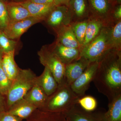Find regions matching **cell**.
Instances as JSON below:
<instances>
[{"label":"cell","mask_w":121,"mask_h":121,"mask_svg":"<svg viewBox=\"0 0 121 121\" xmlns=\"http://www.w3.org/2000/svg\"><path fill=\"white\" fill-rule=\"evenodd\" d=\"M36 82L43 89L48 96L54 93L58 84L50 70L45 67L41 75L36 77Z\"/></svg>","instance_id":"obj_15"},{"label":"cell","mask_w":121,"mask_h":121,"mask_svg":"<svg viewBox=\"0 0 121 121\" xmlns=\"http://www.w3.org/2000/svg\"><path fill=\"white\" fill-rule=\"evenodd\" d=\"M52 51L65 65H67L80 57L79 48L68 47L56 41L50 45Z\"/></svg>","instance_id":"obj_11"},{"label":"cell","mask_w":121,"mask_h":121,"mask_svg":"<svg viewBox=\"0 0 121 121\" xmlns=\"http://www.w3.org/2000/svg\"><path fill=\"white\" fill-rule=\"evenodd\" d=\"M78 104L86 111L91 112L95 110L97 108V102L92 96L84 95L78 99Z\"/></svg>","instance_id":"obj_27"},{"label":"cell","mask_w":121,"mask_h":121,"mask_svg":"<svg viewBox=\"0 0 121 121\" xmlns=\"http://www.w3.org/2000/svg\"><path fill=\"white\" fill-rule=\"evenodd\" d=\"M110 44L112 50L121 51V20L115 21L111 25Z\"/></svg>","instance_id":"obj_24"},{"label":"cell","mask_w":121,"mask_h":121,"mask_svg":"<svg viewBox=\"0 0 121 121\" xmlns=\"http://www.w3.org/2000/svg\"><path fill=\"white\" fill-rule=\"evenodd\" d=\"M107 25L101 20L96 17H90L88 19L84 43L80 50L95 39L100 33L103 28Z\"/></svg>","instance_id":"obj_18"},{"label":"cell","mask_w":121,"mask_h":121,"mask_svg":"<svg viewBox=\"0 0 121 121\" xmlns=\"http://www.w3.org/2000/svg\"><path fill=\"white\" fill-rule=\"evenodd\" d=\"M25 121H67L64 114L46 112L37 109Z\"/></svg>","instance_id":"obj_20"},{"label":"cell","mask_w":121,"mask_h":121,"mask_svg":"<svg viewBox=\"0 0 121 121\" xmlns=\"http://www.w3.org/2000/svg\"><path fill=\"white\" fill-rule=\"evenodd\" d=\"M93 82L109 102L121 94V52L111 50L98 61Z\"/></svg>","instance_id":"obj_1"},{"label":"cell","mask_w":121,"mask_h":121,"mask_svg":"<svg viewBox=\"0 0 121 121\" xmlns=\"http://www.w3.org/2000/svg\"><path fill=\"white\" fill-rule=\"evenodd\" d=\"M12 81L9 78L0 65V94L6 97L11 87Z\"/></svg>","instance_id":"obj_28"},{"label":"cell","mask_w":121,"mask_h":121,"mask_svg":"<svg viewBox=\"0 0 121 121\" xmlns=\"http://www.w3.org/2000/svg\"><path fill=\"white\" fill-rule=\"evenodd\" d=\"M29 1L37 4H53L54 0H29Z\"/></svg>","instance_id":"obj_34"},{"label":"cell","mask_w":121,"mask_h":121,"mask_svg":"<svg viewBox=\"0 0 121 121\" xmlns=\"http://www.w3.org/2000/svg\"><path fill=\"white\" fill-rule=\"evenodd\" d=\"M68 7L71 12L73 22L74 19L79 20L87 16L88 8L86 0H71Z\"/></svg>","instance_id":"obj_22"},{"label":"cell","mask_w":121,"mask_h":121,"mask_svg":"<svg viewBox=\"0 0 121 121\" xmlns=\"http://www.w3.org/2000/svg\"><path fill=\"white\" fill-rule=\"evenodd\" d=\"M17 42L9 39L4 32L0 31V50L4 54L15 51Z\"/></svg>","instance_id":"obj_26"},{"label":"cell","mask_w":121,"mask_h":121,"mask_svg":"<svg viewBox=\"0 0 121 121\" xmlns=\"http://www.w3.org/2000/svg\"><path fill=\"white\" fill-rule=\"evenodd\" d=\"M9 23L7 4L0 0V31H4Z\"/></svg>","instance_id":"obj_29"},{"label":"cell","mask_w":121,"mask_h":121,"mask_svg":"<svg viewBox=\"0 0 121 121\" xmlns=\"http://www.w3.org/2000/svg\"><path fill=\"white\" fill-rule=\"evenodd\" d=\"M7 110L6 97L0 94V113Z\"/></svg>","instance_id":"obj_32"},{"label":"cell","mask_w":121,"mask_h":121,"mask_svg":"<svg viewBox=\"0 0 121 121\" xmlns=\"http://www.w3.org/2000/svg\"><path fill=\"white\" fill-rule=\"evenodd\" d=\"M48 97L43 89L36 82L35 80V84L23 98L35 106L37 109L42 110Z\"/></svg>","instance_id":"obj_14"},{"label":"cell","mask_w":121,"mask_h":121,"mask_svg":"<svg viewBox=\"0 0 121 121\" xmlns=\"http://www.w3.org/2000/svg\"><path fill=\"white\" fill-rule=\"evenodd\" d=\"M111 25L104 26L98 35L80 50V57L85 58L90 62L99 61L112 50L110 44Z\"/></svg>","instance_id":"obj_4"},{"label":"cell","mask_w":121,"mask_h":121,"mask_svg":"<svg viewBox=\"0 0 121 121\" xmlns=\"http://www.w3.org/2000/svg\"><path fill=\"white\" fill-rule=\"evenodd\" d=\"M3 55H4V53L0 50V65H1V62H2V56H3Z\"/></svg>","instance_id":"obj_35"},{"label":"cell","mask_w":121,"mask_h":121,"mask_svg":"<svg viewBox=\"0 0 121 121\" xmlns=\"http://www.w3.org/2000/svg\"><path fill=\"white\" fill-rule=\"evenodd\" d=\"M38 55L40 63L50 70L58 84L65 82L66 65L52 51L50 45L42 47L38 51Z\"/></svg>","instance_id":"obj_5"},{"label":"cell","mask_w":121,"mask_h":121,"mask_svg":"<svg viewBox=\"0 0 121 121\" xmlns=\"http://www.w3.org/2000/svg\"><path fill=\"white\" fill-rule=\"evenodd\" d=\"M71 0H54V4L56 6L65 5L68 7Z\"/></svg>","instance_id":"obj_33"},{"label":"cell","mask_w":121,"mask_h":121,"mask_svg":"<svg viewBox=\"0 0 121 121\" xmlns=\"http://www.w3.org/2000/svg\"><path fill=\"white\" fill-rule=\"evenodd\" d=\"M0 121H24V120L8 111H4L0 113Z\"/></svg>","instance_id":"obj_30"},{"label":"cell","mask_w":121,"mask_h":121,"mask_svg":"<svg viewBox=\"0 0 121 121\" xmlns=\"http://www.w3.org/2000/svg\"><path fill=\"white\" fill-rule=\"evenodd\" d=\"M7 7L9 23L19 21L31 17L28 10L19 3H9L7 4Z\"/></svg>","instance_id":"obj_21"},{"label":"cell","mask_w":121,"mask_h":121,"mask_svg":"<svg viewBox=\"0 0 121 121\" xmlns=\"http://www.w3.org/2000/svg\"><path fill=\"white\" fill-rule=\"evenodd\" d=\"M36 109L35 106L23 98L13 104L6 111L24 120Z\"/></svg>","instance_id":"obj_16"},{"label":"cell","mask_w":121,"mask_h":121,"mask_svg":"<svg viewBox=\"0 0 121 121\" xmlns=\"http://www.w3.org/2000/svg\"><path fill=\"white\" fill-rule=\"evenodd\" d=\"M19 3L28 10L31 16L39 19L42 21L45 20L56 7L54 3L42 4L34 3L29 0Z\"/></svg>","instance_id":"obj_13"},{"label":"cell","mask_w":121,"mask_h":121,"mask_svg":"<svg viewBox=\"0 0 121 121\" xmlns=\"http://www.w3.org/2000/svg\"><path fill=\"white\" fill-rule=\"evenodd\" d=\"M36 77L31 69L20 68L6 96L7 110L13 104L23 98L35 84Z\"/></svg>","instance_id":"obj_3"},{"label":"cell","mask_w":121,"mask_h":121,"mask_svg":"<svg viewBox=\"0 0 121 121\" xmlns=\"http://www.w3.org/2000/svg\"><path fill=\"white\" fill-rule=\"evenodd\" d=\"M45 21L49 27L55 31L61 26L70 24L73 22V20L69 7L61 5L56 6Z\"/></svg>","instance_id":"obj_7"},{"label":"cell","mask_w":121,"mask_h":121,"mask_svg":"<svg viewBox=\"0 0 121 121\" xmlns=\"http://www.w3.org/2000/svg\"><path fill=\"white\" fill-rule=\"evenodd\" d=\"M87 22L88 19L73 22L71 23L76 37L80 45V50L84 43Z\"/></svg>","instance_id":"obj_25"},{"label":"cell","mask_w":121,"mask_h":121,"mask_svg":"<svg viewBox=\"0 0 121 121\" xmlns=\"http://www.w3.org/2000/svg\"><path fill=\"white\" fill-rule=\"evenodd\" d=\"M98 64V61L91 62L82 73L70 86L72 90L79 98L84 96L91 82H93Z\"/></svg>","instance_id":"obj_6"},{"label":"cell","mask_w":121,"mask_h":121,"mask_svg":"<svg viewBox=\"0 0 121 121\" xmlns=\"http://www.w3.org/2000/svg\"><path fill=\"white\" fill-rule=\"evenodd\" d=\"M79 97L66 83L58 84L56 90L48 97L44 107L40 110L64 114L78 104Z\"/></svg>","instance_id":"obj_2"},{"label":"cell","mask_w":121,"mask_h":121,"mask_svg":"<svg viewBox=\"0 0 121 121\" xmlns=\"http://www.w3.org/2000/svg\"><path fill=\"white\" fill-rule=\"evenodd\" d=\"M109 0L110 1H114L115 0Z\"/></svg>","instance_id":"obj_36"},{"label":"cell","mask_w":121,"mask_h":121,"mask_svg":"<svg viewBox=\"0 0 121 121\" xmlns=\"http://www.w3.org/2000/svg\"><path fill=\"white\" fill-rule=\"evenodd\" d=\"M89 1L95 13L94 16L92 17L101 20L107 25H111L110 23L112 22L108 18L109 16H109L110 6L108 0H89Z\"/></svg>","instance_id":"obj_17"},{"label":"cell","mask_w":121,"mask_h":121,"mask_svg":"<svg viewBox=\"0 0 121 121\" xmlns=\"http://www.w3.org/2000/svg\"><path fill=\"white\" fill-rule=\"evenodd\" d=\"M55 31L57 36L56 41L68 47L79 48L80 50V45L71 24L61 26Z\"/></svg>","instance_id":"obj_12"},{"label":"cell","mask_w":121,"mask_h":121,"mask_svg":"<svg viewBox=\"0 0 121 121\" xmlns=\"http://www.w3.org/2000/svg\"><path fill=\"white\" fill-rule=\"evenodd\" d=\"M91 63L85 58L80 57L65 65V82L70 86L82 73Z\"/></svg>","instance_id":"obj_10"},{"label":"cell","mask_w":121,"mask_h":121,"mask_svg":"<svg viewBox=\"0 0 121 121\" xmlns=\"http://www.w3.org/2000/svg\"><path fill=\"white\" fill-rule=\"evenodd\" d=\"M105 112L86 111L76 104L64 113L67 121H106Z\"/></svg>","instance_id":"obj_8"},{"label":"cell","mask_w":121,"mask_h":121,"mask_svg":"<svg viewBox=\"0 0 121 121\" xmlns=\"http://www.w3.org/2000/svg\"><path fill=\"white\" fill-rule=\"evenodd\" d=\"M15 51L4 54L1 62L3 70L7 77L12 81L17 76L20 69L15 62Z\"/></svg>","instance_id":"obj_19"},{"label":"cell","mask_w":121,"mask_h":121,"mask_svg":"<svg viewBox=\"0 0 121 121\" xmlns=\"http://www.w3.org/2000/svg\"><path fill=\"white\" fill-rule=\"evenodd\" d=\"M105 116L106 121H121V94L109 102Z\"/></svg>","instance_id":"obj_23"},{"label":"cell","mask_w":121,"mask_h":121,"mask_svg":"<svg viewBox=\"0 0 121 121\" xmlns=\"http://www.w3.org/2000/svg\"><path fill=\"white\" fill-rule=\"evenodd\" d=\"M41 21L37 18L30 17L24 19L9 23L3 31L9 39L14 40L19 38L33 25Z\"/></svg>","instance_id":"obj_9"},{"label":"cell","mask_w":121,"mask_h":121,"mask_svg":"<svg viewBox=\"0 0 121 121\" xmlns=\"http://www.w3.org/2000/svg\"><path fill=\"white\" fill-rule=\"evenodd\" d=\"M113 21H117L121 20V5H118L115 9L112 17Z\"/></svg>","instance_id":"obj_31"}]
</instances>
